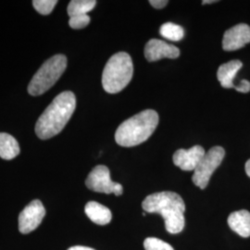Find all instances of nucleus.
<instances>
[{
  "label": "nucleus",
  "mask_w": 250,
  "mask_h": 250,
  "mask_svg": "<svg viewBox=\"0 0 250 250\" xmlns=\"http://www.w3.org/2000/svg\"><path fill=\"white\" fill-rule=\"evenodd\" d=\"M228 224L232 231L242 237L250 236V212L248 210L234 211L228 217Z\"/></svg>",
  "instance_id": "obj_13"
},
{
  "label": "nucleus",
  "mask_w": 250,
  "mask_h": 250,
  "mask_svg": "<svg viewBox=\"0 0 250 250\" xmlns=\"http://www.w3.org/2000/svg\"><path fill=\"white\" fill-rule=\"evenodd\" d=\"M159 125V114L154 109H146L120 125L115 133L118 145L135 146L146 141Z\"/></svg>",
  "instance_id": "obj_3"
},
{
  "label": "nucleus",
  "mask_w": 250,
  "mask_h": 250,
  "mask_svg": "<svg viewBox=\"0 0 250 250\" xmlns=\"http://www.w3.org/2000/svg\"><path fill=\"white\" fill-rule=\"evenodd\" d=\"M205 153L201 146H194L189 149H178L173 155V163L183 170H195Z\"/></svg>",
  "instance_id": "obj_11"
},
{
  "label": "nucleus",
  "mask_w": 250,
  "mask_h": 250,
  "mask_svg": "<svg viewBox=\"0 0 250 250\" xmlns=\"http://www.w3.org/2000/svg\"><path fill=\"white\" fill-rule=\"evenodd\" d=\"M250 43V26L240 23L224 33L223 48L225 51H234Z\"/></svg>",
  "instance_id": "obj_10"
},
{
  "label": "nucleus",
  "mask_w": 250,
  "mask_h": 250,
  "mask_svg": "<svg viewBox=\"0 0 250 250\" xmlns=\"http://www.w3.org/2000/svg\"><path fill=\"white\" fill-rule=\"evenodd\" d=\"M243 63L240 61L234 60L229 62L224 63L219 67L217 72V78L224 88L235 89V84H233V79L235 78L236 73L241 69Z\"/></svg>",
  "instance_id": "obj_12"
},
{
  "label": "nucleus",
  "mask_w": 250,
  "mask_h": 250,
  "mask_svg": "<svg viewBox=\"0 0 250 250\" xmlns=\"http://www.w3.org/2000/svg\"><path fill=\"white\" fill-rule=\"evenodd\" d=\"M169 2L167 0H150L149 4L151 5L152 7H154L155 9H163L164 7L167 6Z\"/></svg>",
  "instance_id": "obj_22"
},
{
  "label": "nucleus",
  "mask_w": 250,
  "mask_h": 250,
  "mask_svg": "<svg viewBox=\"0 0 250 250\" xmlns=\"http://www.w3.org/2000/svg\"><path fill=\"white\" fill-rule=\"evenodd\" d=\"M245 170H246V172H247V174L249 175L250 177V159L249 161H247V163H246V166H245Z\"/></svg>",
  "instance_id": "obj_24"
},
{
  "label": "nucleus",
  "mask_w": 250,
  "mask_h": 250,
  "mask_svg": "<svg viewBox=\"0 0 250 250\" xmlns=\"http://www.w3.org/2000/svg\"><path fill=\"white\" fill-rule=\"evenodd\" d=\"M85 214L90 220L99 225H106L111 222L112 214L109 208L96 201H90L84 208Z\"/></svg>",
  "instance_id": "obj_14"
},
{
  "label": "nucleus",
  "mask_w": 250,
  "mask_h": 250,
  "mask_svg": "<svg viewBox=\"0 0 250 250\" xmlns=\"http://www.w3.org/2000/svg\"><path fill=\"white\" fill-rule=\"evenodd\" d=\"M58 3L57 0H34L33 5L34 8L42 15H48L52 12L56 4Z\"/></svg>",
  "instance_id": "obj_19"
},
{
  "label": "nucleus",
  "mask_w": 250,
  "mask_h": 250,
  "mask_svg": "<svg viewBox=\"0 0 250 250\" xmlns=\"http://www.w3.org/2000/svg\"><path fill=\"white\" fill-rule=\"evenodd\" d=\"M67 68V58L55 55L48 59L34 75L28 85V92L32 96H40L50 89L58 82Z\"/></svg>",
  "instance_id": "obj_5"
},
{
  "label": "nucleus",
  "mask_w": 250,
  "mask_h": 250,
  "mask_svg": "<svg viewBox=\"0 0 250 250\" xmlns=\"http://www.w3.org/2000/svg\"><path fill=\"white\" fill-rule=\"evenodd\" d=\"M235 90L240 93H249L250 91V81L242 80L238 85H236Z\"/></svg>",
  "instance_id": "obj_21"
},
{
  "label": "nucleus",
  "mask_w": 250,
  "mask_h": 250,
  "mask_svg": "<svg viewBox=\"0 0 250 250\" xmlns=\"http://www.w3.org/2000/svg\"><path fill=\"white\" fill-rule=\"evenodd\" d=\"M45 215V208L38 199L33 200L19 216V231L27 234L35 231L41 224Z\"/></svg>",
  "instance_id": "obj_8"
},
{
  "label": "nucleus",
  "mask_w": 250,
  "mask_h": 250,
  "mask_svg": "<svg viewBox=\"0 0 250 250\" xmlns=\"http://www.w3.org/2000/svg\"><path fill=\"white\" fill-rule=\"evenodd\" d=\"M179 56L180 50L177 46L159 39L149 40L145 46V57L150 62L162 59H177Z\"/></svg>",
  "instance_id": "obj_9"
},
{
  "label": "nucleus",
  "mask_w": 250,
  "mask_h": 250,
  "mask_svg": "<svg viewBox=\"0 0 250 250\" xmlns=\"http://www.w3.org/2000/svg\"><path fill=\"white\" fill-rule=\"evenodd\" d=\"M225 150L222 146H213L208 152L197 165L192 181L195 186L200 189H205L215 170L221 165L224 161Z\"/></svg>",
  "instance_id": "obj_6"
},
{
  "label": "nucleus",
  "mask_w": 250,
  "mask_h": 250,
  "mask_svg": "<svg viewBox=\"0 0 250 250\" xmlns=\"http://www.w3.org/2000/svg\"><path fill=\"white\" fill-rule=\"evenodd\" d=\"M75 107L76 98L72 92L65 91L58 95L37 120L36 135L46 140L60 134L70 121Z\"/></svg>",
  "instance_id": "obj_1"
},
{
  "label": "nucleus",
  "mask_w": 250,
  "mask_h": 250,
  "mask_svg": "<svg viewBox=\"0 0 250 250\" xmlns=\"http://www.w3.org/2000/svg\"><path fill=\"white\" fill-rule=\"evenodd\" d=\"M97 5L95 0H72L68 5V15L71 17L84 15L94 9Z\"/></svg>",
  "instance_id": "obj_16"
},
{
  "label": "nucleus",
  "mask_w": 250,
  "mask_h": 250,
  "mask_svg": "<svg viewBox=\"0 0 250 250\" xmlns=\"http://www.w3.org/2000/svg\"><path fill=\"white\" fill-rule=\"evenodd\" d=\"M68 250H95L91 248H87V247H83V246H75V247H72Z\"/></svg>",
  "instance_id": "obj_23"
},
{
  "label": "nucleus",
  "mask_w": 250,
  "mask_h": 250,
  "mask_svg": "<svg viewBox=\"0 0 250 250\" xmlns=\"http://www.w3.org/2000/svg\"><path fill=\"white\" fill-rule=\"evenodd\" d=\"M144 248L146 250H174L166 242L156 237H148L144 241Z\"/></svg>",
  "instance_id": "obj_18"
},
{
  "label": "nucleus",
  "mask_w": 250,
  "mask_h": 250,
  "mask_svg": "<svg viewBox=\"0 0 250 250\" xmlns=\"http://www.w3.org/2000/svg\"><path fill=\"white\" fill-rule=\"evenodd\" d=\"M85 185L88 189L98 193L114 194L115 196H121L124 193L123 186L110 179L109 170L104 165H99L91 170Z\"/></svg>",
  "instance_id": "obj_7"
},
{
  "label": "nucleus",
  "mask_w": 250,
  "mask_h": 250,
  "mask_svg": "<svg viewBox=\"0 0 250 250\" xmlns=\"http://www.w3.org/2000/svg\"><path fill=\"white\" fill-rule=\"evenodd\" d=\"M161 36L170 41H180L185 36L183 27L172 22H166L162 24L160 29Z\"/></svg>",
  "instance_id": "obj_17"
},
{
  "label": "nucleus",
  "mask_w": 250,
  "mask_h": 250,
  "mask_svg": "<svg viewBox=\"0 0 250 250\" xmlns=\"http://www.w3.org/2000/svg\"><path fill=\"white\" fill-rule=\"evenodd\" d=\"M20 154V146L17 140L7 133H0V158L10 161Z\"/></svg>",
  "instance_id": "obj_15"
},
{
  "label": "nucleus",
  "mask_w": 250,
  "mask_h": 250,
  "mask_svg": "<svg viewBox=\"0 0 250 250\" xmlns=\"http://www.w3.org/2000/svg\"><path fill=\"white\" fill-rule=\"evenodd\" d=\"M215 2H217L216 0H204V1H202V4L203 5H205V4H211V3H215Z\"/></svg>",
  "instance_id": "obj_25"
},
{
  "label": "nucleus",
  "mask_w": 250,
  "mask_h": 250,
  "mask_svg": "<svg viewBox=\"0 0 250 250\" xmlns=\"http://www.w3.org/2000/svg\"><path fill=\"white\" fill-rule=\"evenodd\" d=\"M134 65L129 54H114L107 62L102 73L103 88L109 94L125 89L133 78Z\"/></svg>",
  "instance_id": "obj_4"
},
{
  "label": "nucleus",
  "mask_w": 250,
  "mask_h": 250,
  "mask_svg": "<svg viewBox=\"0 0 250 250\" xmlns=\"http://www.w3.org/2000/svg\"><path fill=\"white\" fill-rule=\"evenodd\" d=\"M90 21H91V19L88 16V14L77 15V16H73L70 18L69 25L72 29L79 30V29H83V28L87 26L90 23Z\"/></svg>",
  "instance_id": "obj_20"
},
{
  "label": "nucleus",
  "mask_w": 250,
  "mask_h": 250,
  "mask_svg": "<svg viewBox=\"0 0 250 250\" xmlns=\"http://www.w3.org/2000/svg\"><path fill=\"white\" fill-rule=\"evenodd\" d=\"M142 208L146 212L161 214L165 221L167 232L175 234L184 230L186 204L177 193L170 191L154 193L145 198Z\"/></svg>",
  "instance_id": "obj_2"
}]
</instances>
